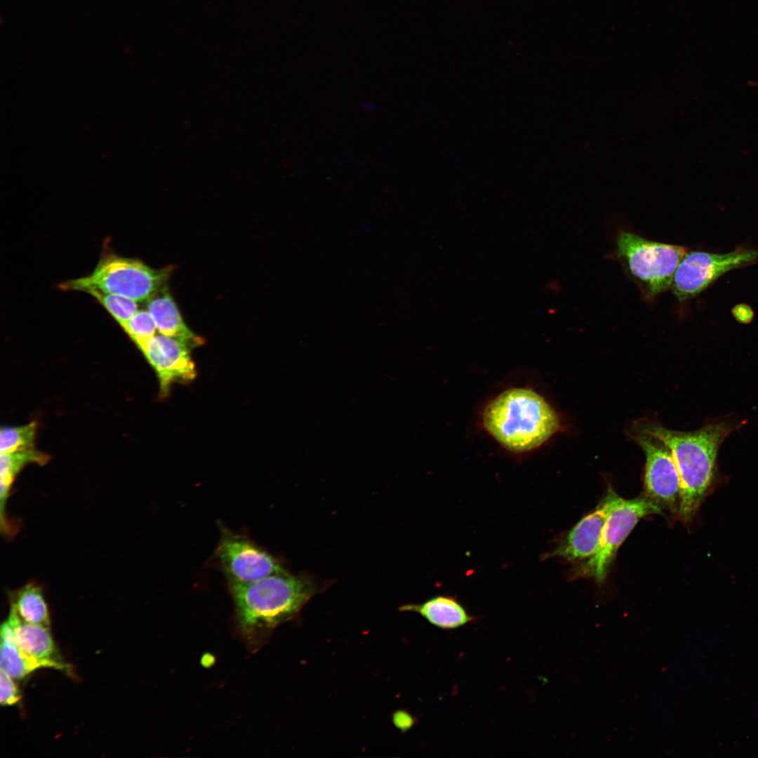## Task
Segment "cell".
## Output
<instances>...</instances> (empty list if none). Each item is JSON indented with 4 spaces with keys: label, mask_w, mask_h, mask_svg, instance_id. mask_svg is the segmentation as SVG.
<instances>
[{
    "label": "cell",
    "mask_w": 758,
    "mask_h": 758,
    "mask_svg": "<svg viewBox=\"0 0 758 758\" xmlns=\"http://www.w3.org/2000/svg\"><path fill=\"white\" fill-rule=\"evenodd\" d=\"M758 260V251L737 248L726 253L688 251L679 262L670 288L679 302L693 298L725 273Z\"/></svg>",
    "instance_id": "7"
},
{
    "label": "cell",
    "mask_w": 758,
    "mask_h": 758,
    "mask_svg": "<svg viewBox=\"0 0 758 758\" xmlns=\"http://www.w3.org/2000/svg\"><path fill=\"white\" fill-rule=\"evenodd\" d=\"M241 636L258 646L277 626L295 618L321 587L304 574L286 571L243 584H229Z\"/></svg>",
    "instance_id": "1"
},
{
    "label": "cell",
    "mask_w": 758,
    "mask_h": 758,
    "mask_svg": "<svg viewBox=\"0 0 758 758\" xmlns=\"http://www.w3.org/2000/svg\"><path fill=\"white\" fill-rule=\"evenodd\" d=\"M14 679L4 670L0 672V703L1 705H12L21 698Z\"/></svg>",
    "instance_id": "21"
},
{
    "label": "cell",
    "mask_w": 758,
    "mask_h": 758,
    "mask_svg": "<svg viewBox=\"0 0 758 758\" xmlns=\"http://www.w3.org/2000/svg\"><path fill=\"white\" fill-rule=\"evenodd\" d=\"M399 610L417 613L442 630L456 629L474 619L455 597L449 595H437L420 604H405Z\"/></svg>",
    "instance_id": "13"
},
{
    "label": "cell",
    "mask_w": 758,
    "mask_h": 758,
    "mask_svg": "<svg viewBox=\"0 0 758 758\" xmlns=\"http://www.w3.org/2000/svg\"><path fill=\"white\" fill-rule=\"evenodd\" d=\"M1 670L15 680L23 679L41 668L68 669L63 662L36 659L21 651L14 642L6 621L1 627Z\"/></svg>",
    "instance_id": "15"
},
{
    "label": "cell",
    "mask_w": 758,
    "mask_h": 758,
    "mask_svg": "<svg viewBox=\"0 0 758 758\" xmlns=\"http://www.w3.org/2000/svg\"><path fill=\"white\" fill-rule=\"evenodd\" d=\"M121 327L140 351L157 331L152 317L145 310H138Z\"/></svg>",
    "instance_id": "20"
},
{
    "label": "cell",
    "mask_w": 758,
    "mask_h": 758,
    "mask_svg": "<svg viewBox=\"0 0 758 758\" xmlns=\"http://www.w3.org/2000/svg\"><path fill=\"white\" fill-rule=\"evenodd\" d=\"M173 269V266L154 269L140 260L106 251L90 274L67 281L59 287L84 292L96 288L136 302L147 301L164 289Z\"/></svg>",
    "instance_id": "5"
},
{
    "label": "cell",
    "mask_w": 758,
    "mask_h": 758,
    "mask_svg": "<svg viewBox=\"0 0 758 758\" xmlns=\"http://www.w3.org/2000/svg\"><path fill=\"white\" fill-rule=\"evenodd\" d=\"M37 423L31 422L19 427H2L0 432L1 453L34 448Z\"/></svg>",
    "instance_id": "18"
},
{
    "label": "cell",
    "mask_w": 758,
    "mask_h": 758,
    "mask_svg": "<svg viewBox=\"0 0 758 758\" xmlns=\"http://www.w3.org/2000/svg\"><path fill=\"white\" fill-rule=\"evenodd\" d=\"M220 528L215 556L229 584L248 583L286 571L279 561L246 537Z\"/></svg>",
    "instance_id": "8"
},
{
    "label": "cell",
    "mask_w": 758,
    "mask_h": 758,
    "mask_svg": "<svg viewBox=\"0 0 758 758\" xmlns=\"http://www.w3.org/2000/svg\"><path fill=\"white\" fill-rule=\"evenodd\" d=\"M6 621L14 642L24 653L39 660L62 662L49 627L22 620L12 609Z\"/></svg>",
    "instance_id": "12"
},
{
    "label": "cell",
    "mask_w": 758,
    "mask_h": 758,
    "mask_svg": "<svg viewBox=\"0 0 758 758\" xmlns=\"http://www.w3.org/2000/svg\"><path fill=\"white\" fill-rule=\"evenodd\" d=\"M645 458V494L662 509L679 512L681 484L679 472L668 447L660 440L639 432L633 436Z\"/></svg>",
    "instance_id": "9"
},
{
    "label": "cell",
    "mask_w": 758,
    "mask_h": 758,
    "mask_svg": "<svg viewBox=\"0 0 758 758\" xmlns=\"http://www.w3.org/2000/svg\"><path fill=\"white\" fill-rule=\"evenodd\" d=\"M147 308L160 334L178 338L190 348L200 346L204 343L201 337L186 326L173 299L166 289L147 300Z\"/></svg>",
    "instance_id": "14"
},
{
    "label": "cell",
    "mask_w": 758,
    "mask_h": 758,
    "mask_svg": "<svg viewBox=\"0 0 758 758\" xmlns=\"http://www.w3.org/2000/svg\"><path fill=\"white\" fill-rule=\"evenodd\" d=\"M687 252L684 246L651 241L623 231L617 236L614 255L641 297L651 301L670 288L674 272Z\"/></svg>",
    "instance_id": "4"
},
{
    "label": "cell",
    "mask_w": 758,
    "mask_h": 758,
    "mask_svg": "<svg viewBox=\"0 0 758 758\" xmlns=\"http://www.w3.org/2000/svg\"><path fill=\"white\" fill-rule=\"evenodd\" d=\"M392 721L394 726L401 731L409 730L415 724V718L408 712L399 710L394 713Z\"/></svg>",
    "instance_id": "22"
},
{
    "label": "cell",
    "mask_w": 758,
    "mask_h": 758,
    "mask_svg": "<svg viewBox=\"0 0 758 758\" xmlns=\"http://www.w3.org/2000/svg\"><path fill=\"white\" fill-rule=\"evenodd\" d=\"M190 348L180 340L155 335L142 349L149 364L157 373L159 395L166 397L175 383H187L194 380L197 370Z\"/></svg>",
    "instance_id": "11"
},
{
    "label": "cell",
    "mask_w": 758,
    "mask_h": 758,
    "mask_svg": "<svg viewBox=\"0 0 758 758\" xmlns=\"http://www.w3.org/2000/svg\"><path fill=\"white\" fill-rule=\"evenodd\" d=\"M661 512L662 508L646 495L631 500L622 498L607 518L597 550L575 568L574 575L602 583L619 547L637 522L647 515Z\"/></svg>",
    "instance_id": "6"
},
{
    "label": "cell",
    "mask_w": 758,
    "mask_h": 758,
    "mask_svg": "<svg viewBox=\"0 0 758 758\" xmlns=\"http://www.w3.org/2000/svg\"><path fill=\"white\" fill-rule=\"evenodd\" d=\"M621 498L609 488L597 507L583 517L554 547L545 553L543 559L557 558L568 562L588 559L597 550L607 518Z\"/></svg>",
    "instance_id": "10"
},
{
    "label": "cell",
    "mask_w": 758,
    "mask_h": 758,
    "mask_svg": "<svg viewBox=\"0 0 758 758\" xmlns=\"http://www.w3.org/2000/svg\"><path fill=\"white\" fill-rule=\"evenodd\" d=\"M84 292L94 297L109 312L120 326L138 310L136 301L130 298L96 288H88Z\"/></svg>",
    "instance_id": "19"
},
{
    "label": "cell",
    "mask_w": 758,
    "mask_h": 758,
    "mask_svg": "<svg viewBox=\"0 0 758 758\" xmlns=\"http://www.w3.org/2000/svg\"><path fill=\"white\" fill-rule=\"evenodd\" d=\"M49 456L34 448L1 453L0 457V483H1V521H4L5 504L11 485L17 474L22 469L31 463L45 464Z\"/></svg>",
    "instance_id": "16"
},
{
    "label": "cell",
    "mask_w": 758,
    "mask_h": 758,
    "mask_svg": "<svg viewBox=\"0 0 758 758\" xmlns=\"http://www.w3.org/2000/svg\"><path fill=\"white\" fill-rule=\"evenodd\" d=\"M737 427L730 421L707 424L692 432H679L642 422L639 432L666 445L676 463L681 484L679 516L688 522L698 511L712 484L721 444Z\"/></svg>",
    "instance_id": "2"
},
{
    "label": "cell",
    "mask_w": 758,
    "mask_h": 758,
    "mask_svg": "<svg viewBox=\"0 0 758 758\" xmlns=\"http://www.w3.org/2000/svg\"><path fill=\"white\" fill-rule=\"evenodd\" d=\"M11 609L27 623L50 627L47 604L36 584L29 583L18 590L13 596Z\"/></svg>",
    "instance_id": "17"
},
{
    "label": "cell",
    "mask_w": 758,
    "mask_h": 758,
    "mask_svg": "<svg viewBox=\"0 0 758 758\" xmlns=\"http://www.w3.org/2000/svg\"><path fill=\"white\" fill-rule=\"evenodd\" d=\"M483 423L496 441L517 453L540 446L559 427L550 404L526 388H512L500 394L486 407Z\"/></svg>",
    "instance_id": "3"
},
{
    "label": "cell",
    "mask_w": 758,
    "mask_h": 758,
    "mask_svg": "<svg viewBox=\"0 0 758 758\" xmlns=\"http://www.w3.org/2000/svg\"><path fill=\"white\" fill-rule=\"evenodd\" d=\"M732 314L736 321L742 324H749L754 317L752 309L746 304H738L731 310Z\"/></svg>",
    "instance_id": "23"
}]
</instances>
